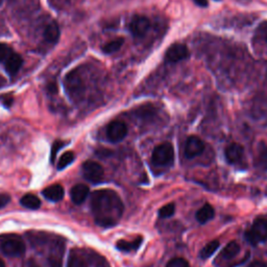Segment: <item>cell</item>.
<instances>
[{"instance_id": "cell-3", "label": "cell", "mask_w": 267, "mask_h": 267, "mask_svg": "<svg viewBox=\"0 0 267 267\" xmlns=\"http://www.w3.org/2000/svg\"><path fill=\"white\" fill-rule=\"evenodd\" d=\"M245 238L253 245H257L267 240V219L257 218L252 227L245 232Z\"/></svg>"}, {"instance_id": "cell-21", "label": "cell", "mask_w": 267, "mask_h": 267, "mask_svg": "<svg viewBox=\"0 0 267 267\" xmlns=\"http://www.w3.org/2000/svg\"><path fill=\"white\" fill-rule=\"evenodd\" d=\"M124 43V39L123 38H116V39H114L112 41H110L109 43H107L104 47H103V51L107 54H111L113 52H116L117 50H119L122 45Z\"/></svg>"}, {"instance_id": "cell-26", "label": "cell", "mask_w": 267, "mask_h": 267, "mask_svg": "<svg viewBox=\"0 0 267 267\" xmlns=\"http://www.w3.org/2000/svg\"><path fill=\"white\" fill-rule=\"evenodd\" d=\"M176 212V206L175 204H168L164 207H162L159 211V215L162 218H168L171 217Z\"/></svg>"}, {"instance_id": "cell-34", "label": "cell", "mask_w": 267, "mask_h": 267, "mask_svg": "<svg viewBox=\"0 0 267 267\" xmlns=\"http://www.w3.org/2000/svg\"><path fill=\"white\" fill-rule=\"evenodd\" d=\"M28 267H38V265L34 261H30L28 262Z\"/></svg>"}, {"instance_id": "cell-18", "label": "cell", "mask_w": 267, "mask_h": 267, "mask_svg": "<svg viewBox=\"0 0 267 267\" xmlns=\"http://www.w3.org/2000/svg\"><path fill=\"white\" fill-rule=\"evenodd\" d=\"M142 243V237H138L136 240H134L131 242L129 241H125V240H120L117 242L116 246L119 251L122 252H132V251H136L139 249V246Z\"/></svg>"}, {"instance_id": "cell-2", "label": "cell", "mask_w": 267, "mask_h": 267, "mask_svg": "<svg viewBox=\"0 0 267 267\" xmlns=\"http://www.w3.org/2000/svg\"><path fill=\"white\" fill-rule=\"evenodd\" d=\"M65 89L68 96L73 102H80L85 94V83L80 69H74L69 72L65 79Z\"/></svg>"}, {"instance_id": "cell-25", "label": "cell", "mask_w": 267, "mask_h": 267, "mask_svg": "<svg viewBox=\"0 0 267 267\" xmlns=\"http://www.w3.org/2000/svg\"><path fill=\"white\" fill-rule=\"evenodd\" d=\"M74 161V154L72 151H66L65 154L62 155V157L59 160L58 163V169L62 170L66 168L68 165H70Z\"/></svg>"}, {"instance_id": "cell-10", "label": "cell", "mask_w": 267, "mask_h": 267, "mask_svg": "<svg viewBox=\"0 0 267 267\" xmlns=\"http://www.w3.org/2000/svg\"><path fill=\"white\" fill-rule=\"evenodd\" d=\"M205 150V143L196 136L189 137L185 146V156L188 159H193L203 154Z\"/></svg>"}, {"instance_id": "cell-23", "label": "cell", "mask_w": 267, "mask_h": 267, "mask_svg": "<svg viewBox=\"0 0 267 267\" xmlns=\"http://www.w3.org/2000/svg\"><path fill=\"white\" fill-rule=\"evenodd\" d=\"M62 255H63L62 246L55 247L54 252L51 253V254H50V257H49V263H50V266H51V267H61Z\"/></svg>"}, {"instance_id": "cell-7", "label": "cell", "mask_w": 267, "mask_h": 267, "mask_svg": "<svg viewBox=\"0 0 267 267\" xmlns=\"http://www.w3.org/2000/svg\"><path fill=\"white\" fill-rule=\"evenodd\" d=\"M127 135V126L122 121H112L107 127V136L112 142H120Z\"/></svg>"}, {"instance_id": "cell-36", "label": "cell", "mask_w": 267, "mask_h": 267, "mask_svg": "<svg viewBox=\"0 0 267 267\" xmlns=\"http://www.w3.org/2000/svg\"><path fill=\"white\" fill-rule=\"evenodd\" d=\"M214 2H220V0H214Z\"/></svg>"}, {"instance_id": "cell-8", "label": "cell", "mask_w": 267, "mask_h": 267, "mask_svg": "<svg viewBox=\"0 0 267 267\" xmlns=\"http://www.w3.org/2000/svg\"><path fill=\"white\" fill-rule=\"evenodd\" d=\"M150 28V21L144 16H135L129 22V30L135 38H143Z\"/></svg>"}, {"instance_id": "cell-19", "label": "cell", "mask_w": 267, "mask_h": 267, "mask_svg": "<svg viewBox=\"0 0 267 267\" xmlns=\"http://www.w3.org/2000/svg\"><path fill=\"white\" fill-rule=\"evenodd\" d=\"M240 253V246L236 241H231L230 243H227L225 245V247L223 249V251L221 252V256L224 259H233L234 257H236L238 254Z\"/></svg>"}, {"instance_id": "cell-1", "label": "cell", "mask_w": 267, "mask_h": 267, "mask_svg": "<svg viewBox=\"0 0 267 267\" xmlns=\"http://www.w3.org/2000/svg\"><path fill=\"white\" fill-rule=\"evenodd\" d=\"M91 208L95 222L99 226L115 225L123 213V204L119 195L113 190H98L91 196Z\"/></svg>"}, {"instance_id": "cell-24", "label": "cell", "mask_w": 267, "mask_h": 267, "mask_svg": "<svg viewBox=\"0 0 267 267\" xmlns=\"http://www.w3.org/2000/svg\"><path fill=\"white\" fill-rule=\"evenodd\" d=\"M67 267H87V263L80 255L70 254Z\"/></svg>"}, {"instance_id": "cell-31", "label": "cell", "mask_w": 267, "mask_h": 267, "mask_svg": "<svg viewBox=\"0 0 267 267\" xmlns=\"http://www.w3.org/2000/svg\"><path fill=\"white\" fill-rule=\"evenodd\" d=\"M11 201V197L9 194L6 193H0V209L6 207Z\"/></svg>"}, {"instance_id": "cell-22", "label": "cell", "mask_w": 267, "mask_h": 267, "mask_svg": "<svg viewBox=\"0 0 267 267\" xmlns=\"http://www.w3.org/2000/svg\"><path fill=\"white\" fill-rule=\"evenodd\" d=\"M219 245H220V243H219L218 240H213V241H211V242H209V243L204 247V249L201 251V253H199L201 258H203V259H208L209 257H211V256L217 251Z\"/></svg>"}, {"instance_id": "cell-9", "label": "cell", "mask_w": 267, "mask_h": 267, "mask_svg": "<svg viewBox=\"0 0 267 267\" xmlns=\"http://www.w3.org/2000/svg\"><path fill=\"white\" fill-rule=\"evenodd\" d=\"M189 56V51L186 45L184 44H174L173 46H170L165 54V60L167 63H178L181 62L185 59H187Z\"/></svg>"}, {"instance_id": "cell-29", "label": "cell", "mask_w": 267, "mask_h": 267, "mask_svg": "<svg viewBox=\"0 0 267 267\" xmlns=\"http://www.w3.org/2000/svg\"><path fill=\"white\" fill-rule=\"evenodd\" d=\"M48 2L52 8L60 10L67 7L71 3V0H48Z\"/></svg>"}, {"instance_id": "cell-6", "label": "cell", "mask_w": 267, "mask_h": 267, "mask_svg": "<svg viewBox=\"0 0 267 267\" xmlns=\"http://www.w3.org/2000/svg\"><path fill=\"white\" fill-rule=\"evenodd\" d=\"M83 170V176L84 178L93 183H101L104 178V168L99 163H96L94 161H87L83 164L82 167Z\"/></svg>"}, {"instance_id": "cell-35", "label": "cell", "mask_w": 267, "mask_h": 267, "mask_svg": "<svg viewBox=\"0 0 267 267\" xmlns=\"http://www.w3.org/2000/svg\"><path fill=\"white\" fill-rule=\"evenodd\" d=\"M0 267H6V264L2 259H0Z\"/></svg>"}, {"instance_id": "cell-15", "label": "cell", "mask_w": 267, "mask_h": 267, "mask_svg": "<svg viewBox=\"0 0 267 267\" xmlns=\"http://www.w3.org/2000/svg\"><path fill=\"white\" fill-rule=\"evenodd\" d=\"M214 215H215V211L213 207L210 204H206L197 211L196 219L199 223H206L209 220H211L214 217Z\"/></svg>"}, {"instance_id": "cell-13", "label": "cell", "mask_w": 267, "mask_h": 267, "mask_svg": "<svg viewBox=\"0 0 267 267\" xmlns=\"http://www.w3.org/2000/svg\"><path fill=\"white\" fill-rule=\"evenodd\" d=\"M42 193L44 197L50 202H60L61 199H63L65 191L61 185L55 184L47 187L45 190H43Z\"/></svg>"}, {"instance_id": "cell-32", "label": "cell", "mask_w": 267, "mask_h": 267, "mask_svg": "<svg viewBox=\"0 0 267 267\" xmlns=\"http://www.w3.org/2000/svg\"><path fill=\"white\" fill-rule=\"evenodd\" d=\"M250 267H267V264L262 261H254L251 263Z\"/></svg>"}, {"instance_id": "cell-4", "label": "cell", "mask_w": 267, "mask_h": 267, "mask_svg": "<svg viewBox=\"0 0 267 267\" xmlns=\"http://www.w3.org/2000/svg\"><path fill=\"white\" fill-rule=\"evenodd\" d=\"M175 160L174 146L170 143H162L152 151L151 161L157 166H167Z\"/></svg>"}, {"instance_id": "cell-27", "label": "cell", "mask_w": 267, "mask_h": 267, "mask_svg": "<svg viewBox=\"0 0 267 267\" xmlns=\"http://www.w3.org/2000/svg\"><path fill=\"white\" fill-rule=\"evenodd\" d=\"M13 53L14 51L11 47L4 43H0V63H5Z\"/></svg>"}, {"instance_id": "cell-16", "label": "cell", "mask_w": 267, "mask_h": 267, "mask_svg": "<svg viewBox=\"0 0 267 267\" xmlns=\"http://www.w3.org/2000/svg\"><path fill=\"white\" fill-rule=\"evenodd\" d=\"M60 27L55 22L49 23L44 30V38L45 40L49 43H55L60 38Z\"/></svg>"}, {"instance_id": "cell-12", "label": "cell", "mask_w": 267, "mask_h": 267, "mask_svg": "<svg viewBox=\"0 0 267 267\" xmlns=\"http://www.w3.org/2000/svg\"><path fill=\"white\" fill-rule=\"evenodd\" d=\"M70 195H71V199L74 204L81 205L87 199V197L89 195V188H88V186H86L84 184L75 185L71 189Z\"/></svg>"}, {"instance_id": "cell-5", "label": "cell", "mask_w": 267, "mask_h": 267, "mask_svg": "<svg viewBox=\"0 0 267 267\" xmlns=\"http://www.w3.org/2000/svg\"><path fill=\"white\" fill-rule=\"evenodd\" d=\"M3 253L10 257H20L25 253V244L21 238L12 236L6 238L0 245Z\"/></svg>"}, {"instance_id": "cell-20", "label": "cell", "mask_w": 267, "mask_h": 267, "mask_svg": "<svg viewBox=\"0 0 267 267\" xmlns=\"http://www.w3.org/2000/svg\"><path fill=\"white\" fill-rule=\"evenodd\" d=\"M20 204L23 207H25V208H28V209H31V210H37V209L40 208L41 201H40L39 197L34 195V194H25L21 198Z\"/></svg>"}, {"instance_id": "cell-30", "label": "cell", "mask_w": 267, "mask_h": 267, "mask_svg": "<svg viewBox=\"0 0 267 267\" xmlns=\"http://www.w3.org/2000/svg\"><path fill=\"white\" fill-rule=\"evenodd\" d=\"M64 146V142L62 141H55L52 145V148H51V162H53V160L55 159L56 157V154H58V151Z\"/></svg>"}, {"instance_id": "cell-33", "label": "cell", "mask_w": 267, "mask_h": 267, "mask_svg": "<svg viewBox=\"0 0 267 267\" xmlns=\"http://www.w3.org/2000/svg\"><path fill=\"white\" fill-rule=\"evenodd\" d=\"M192 2L197 5L198 7H202V8H206L208 6V2L207 0H192Z\"/></svg>"}, {"instance_id": "cell-28", "label": "cell", "mask_w": 267, "mask_h": 267, "mask_svg": "<svg viewBox=\"0 0 267 267\" xmlns=\"http://www.w3.org/2000/svg\"><path fill=\"white\" fill-rule=\"evenodd\" d=\"M166 267H189V264L184 258H175L167 263Z\"/></svg>"}, {"instance_id": "cell-11", "label": "cell", "mask_w": 267, "mask_h": 267, "mask_svg": "<svg viewBox=\"0 0 267 267\" xmlns=\"http://www.w3.org/2000/svg\"><path fill=\"white\" fill-rule=\"evenodd\" d=\"M224 156L230 164H237L244 157V148L238 143H232L225 148Z\"/></svg>"}, {"instance_id": "cell-14", "label": "cell", "mask_w": 267, "mask_h": 267, "mask_svg": "<svg viewBox=\"0 0 267 267\" xmlns=\"http://www.w3.org/2000/svg\"><path fill=\"white\" fill-rule=\"evenodd\" d=\"M22 64H23L22 58H21L20 55L15 53V52L5 62L6 70L11 76L15 75L19 70H20Z\"/></svg>"}, {"instance_id": "cell-17", "label": "cell", "mask_w": 267, "mask_h": 267, "mask_svg": "<svg viewBox=\"0 0 267 267\" xmlns=\"http://www.w3.org/2000/svg\"><path fill=\"white\" fill-rule=\"evenodd\" d=\"M256 165L260 169L267 170V145L264 142H260L258 145Z\"/></svg>"}]
</instances>
